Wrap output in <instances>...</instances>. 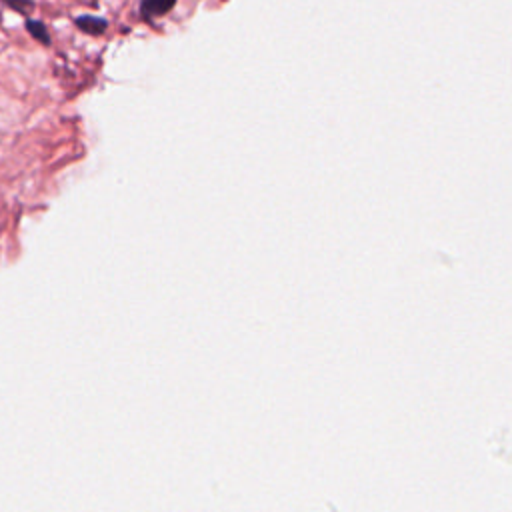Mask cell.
Instances as JSON below:
<instances>
[{
    "mask_svg": "<svg viewBox=\"0 0 512 512\" xmlns=\"http://www.w3.org/2000/svg\"><path fill=\"white\" fill-rule=\"evenodd\" d=\"M74 24L84 32V34H90V36H100L106 32L108 28V22L102 18V16H92V14H80L74 18Z\"/></svg>",
    "mask_w": 512,
    "mask_h": 512,
    "instance_id": "7a4b0ae2",
    "label": "cell"
},
{
    "mask_svg": "<svg viewBox=\"0 0 512 512\" xmlns=\"http://www.w3.org/2000/svg\"><path fill=\"white\" fill-rule=\"evenodd\" d=\"M6 6H10L12 10H16L18 14L30 18L32 10H34V2L32 0H2Z\"/></svg>",
    "mask_w": 512,
    "mask_h": 512,
    "instance_id": "277c9868",
    "label": "cell"
},
{
    "mask_svg": "<svg viewBox=\"0 0 512 512\" xmlns=\"http://www.w3.org/2000/svg\"><path fill=\"white\" fill-rule=\"evenodd\" d=\"M176 6V0H140V16L154 20L168 14Z\"/></svg>",
    "mask_w": 512,
    "mask_h": 512,
    "instance_id": "6da1fadb",
    "label": "cell"
},
{
    "mask_svg": "<svg viewBox=\"0 0 512 512\" xmlns=\"http://www.w3.org/2000/svg\"><path fill=\"white\" fill-rule=\"evenodd\" d=\"M24 26H26L28 34H30L38 44H42V46H50L52 38H50L48 28H46V24H44V22H40V20H36V18H26Z\"/></svg>",
    "mask_w": 512,
    "mask_h": 512,
    "instance_id": "3957f363",
    "label": "cell"
}]
</instances>
